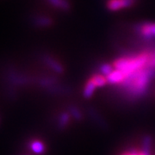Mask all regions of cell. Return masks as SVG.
<instances>
[{"label": "cell", "mask_w": 155, "mask_h": 155, "mask_svg": "<svg viewBox=\"0 0 155 155\" xmlns=\"http://www.w3.org/2000/svg\"><path fill=\"white\" fill-rule=\"evenodd\" d=\"M107 81L108 83L111 84H121L122 83H123V81L126 79V76L125 74L120 71V70H116L115 69L113 72L110 73L107 77Z\"/></svg>", "instance_id": "cell-3"}, {"label": "cell", "mask_w": 155, "mask_h": 155, "mask_svg": "<svg viewBox=\"0 0 155 155\" xmlns=\"http://www.w3.org/2000/svg\"><path fill=\"white\" fill-rule=\"evenodd\" d=\"M134 0H110L107 3L108 9L111 11H117L132 6Z\"/></svg>", "instance_id": "cell-2"}, {"label": "cell", "mask_w": 155, "mask_h": 155, "mask_svg": "<svg viewBox=\"0 0 155 155\" xmlns=\"http://www.w3.org/2000/svg\"><path fill=\"white\" fill-rule=\"evenodd\" d=\"M134 31L144 41H155V22H143L137 23L134 27Z\"/></svg>", "instance_id": "cell-1"}, {"label": "cell", "mask_w": 155, "mask_h": 155, "mask_svg": "<svg viewBox=\"0 0 155 155\" xmlns=\"http://www.w3.org/2000/svg\"><path fill=\"white\" fill-rule=\"evenodd\" d=\"M53 7L61 11H68L71 9V4L68 0H47Z\"/></svg>", "instance_id": "cell-4"}, {"label": "cell", "mask_w": 155, "mask_h": 155, "mask_svg": "<svg viewBox=\"0 0 155 155\" xmlns=\"http://www.w3.org/2000/svg\"><path fill=\"white\" fill-rule=\"evenodd\" d=\"M96 88H97V85L95 84L94 82H93V81L91 79V78H90L88 80H87L86 84H85V85H84V97L85 98H90V97H91L93 93H94Z\"/></svg>", "instance_id": "cell-6"}, {"label": "cell", "mask_w": 155, "mask_h": 155, "mask_svg": "<svg viewBox=\"0 0 155 155\" xmlns=\"http://www.w3.org/2000/svg\"><path fill=\"white\" fill-rule=\"evenodd\" d=\"M30 149L33 151L35 153H42L45 152V146L42 142L39 140H35L30 143Z\"/></svg>", "instance_id": "cell-8"}, {"label": "cell", "mask_w": 155, "mask_h": 155, "mask_svg": "<svg viewBox=\"0 0 155 155\" xmlns=\"http://www.w3.org/2000/svg\"><path fill=\"white\" fill-rule=\"evenodd\" d=\"M70 112H71L72 117H73L74 119H76V120H78V121H79V120L81 119L82 115H81L80 111L78 110L76 107H74V106L70 107Z\"/></svg>", "instance_id": "cell-12"}, {"label": "cell", "mask_w": 155, "mask_h": 155, "mask_svg": "<svg viewBox=\"0 0 155 155\" xmlns=\"http://www.w3.org/2000/svg\"><path fill=\"white\" fill-rule=\"evenodd\" d=\"M122 155H129V153H128V152H127V153H122Z\"/></svg>", "instance_id": "cell-14"}, {"label": "cell", "mask_w": 155, "mask_h": 155, "mask_svg": "<svg viewBox=\"0 0 155 155\" xmlns=\"http://www.w3.org/2000/svg\"><path fill=\"white\" fill-rule=\"evenodd\" d=\"M44 61L46 62V64L52 68L54 72H58V73H62L64 72V68L61 66V63H59L58 61L54 60V58L50 57V56H45L44 57Z\"/></svg>", "instance_id": "cell-5"}, {"label": "cell", "mask_w": 155, "mask_h": 155, "mask_svg": "<svg viewBox=\"0 0 155 155\" xmlns=\"http://www.w3.org/2000/svg\"><path fill=\"white\" fill-rule=\"evenodd\" d=\"M35 23L41 27H48L52 24V20L47 17H39L35 20Z\"/></svg>", "instance_id": "cell-11"}, {"label": "cell", "mask_w": 155, "mask_h": 155, "mask_svg": "<svg viewBox=\"0 0 155 155\" xmlns=\"http://www.w3.org/2000/svg\"><path fill=\"white\" fill-rule=\"evenodd\" d=\"M129 155H140V152H128Z\"/></svg>", "instance_id": "cell-13"}, {"label": "cell", "mask_w": 155, "mask_h": 155, "mask_svg": "<svg viewBox=\"0 0 155 155\" xmlns=\"http://www.w3.org/2000/svg\"><path fill=\"white\" fill-rule=\"evenodd\" d=\"M91 79L94 82V84L97 85V87H103L106 84H108L107 78L105 76L102 75L101 73H97L94 74L93 76L91 77Z\"/></svg>", "instance_id": "cell-7"}, {"label": "cell", "mask_w": 155, "mask_h": 155, "mask_svg": "<svg viewBox=\"0 0 155 155\" xmlns=\"http://www.w3.org/2000/svg\"><path fill=\"white\" fill-rule=\"evenodd\" d=\"M152 147V138L150 136H146L142 140V152L147 155H150V149Z\"/></svg>", "instance_id": "cell-10"}, {"label": "cell", "mask_w": 155, "mask_h": 155, "mask_svg": "<svg viewBox=\"0 0 155 155\" xmlns=\"http://www.w3.org/2000/svg\"><path fill=\"white\" fill-rule=\"evenodd\" d=\"M70 121V116L67 113H62L61 116H59V122H58V125L61 129H64L67 124L69 123Z\"/></svg>", "instance_id": "cell-9"}]
</instances>
